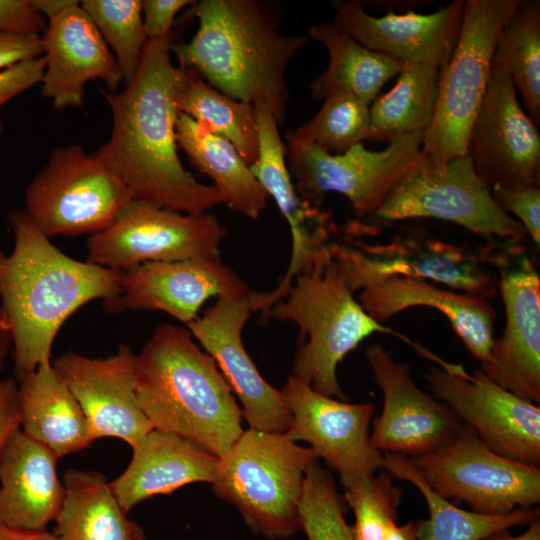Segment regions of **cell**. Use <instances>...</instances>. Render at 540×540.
I'll return each instance as SVG.
<instances>
[{"instance_id":"obj_1","label":"cell","mask_w":540,"mask_h":540,"mask_svg":"<svg viewBox=\"0 0 540 540\" xmlns=\"http://www.w3.org/2000/svg\"><path fill=\"white\" fill-rule=\"evenodd\" d=\"M169 37L148 40L134 78L121 91H103L112 130L95 156L134 200L189 214L222 204L213 185L198 182L177 149L178 99L187 71L171 61Z\"/></svg>"},{"instance_id":"obj_2","label":"cell","mask_w":540,"mask_h":540,"mask_svg":"<svg viewBox=\"0 0 540 540\" xmlns=\"http://www.w3.org/2000/svg\"><path fill=\"white\" fill-rule=\"evenodd\" d=\"M10 254L0 248V307L12 333L18 377L52 362L54 340L83 305L117 309L122 271L76 260L57 248L24 210L9 212Z\"/></svg>"},{"instance_id":"obj_3","label":"cell","mask_w":540,"mask_h":540,"mask_svg":"<svg viewBox=\"0 0 540 540\" xmlns=\"http://www.w3.org/2000/svg\"><path fill=\"white\" fill-rule=\"evenodd\" d=\"M189 42L171 44L181 68L190 69L221 93L269 110L279 126L286 121V70L308 42L307 35L279 32L277 5L259 0H201Z\"/></svg>"},{"instance_id":"obj_4","label":"cell","mask_w":540,"mask_h":540,"mask_svg":"<svg viewBox=\"0 0 540 540\" xmlns=\"http://www.w3.org/2000/svg\"><path fill=\"white\" fill-rule=\"evenodd\" d=\"M138 403L153 429L223 457L242 429V409L213 358L186 327H156L136 354Z\"/></svg>"},{"instance_id":"obj_5","label":"cell","mask_w":540,"mask_h":540,"mask_svg":"<svg viewBox=\"0 0 540 540\" xmlns=\"http://www.w3.org/2000/svg\"><path fill=\"white\" fill-rule=\"evenodd\" d=\"M329 245L311 267L298 274L284 298L264 318L288 320L299 328V348L293 374L315 391L344 399L337 367L344 357L374 333L402 338L421 355L435 354L370 317L355 299Z\"/></svg>"},{"instance_id":"obj_6","label":"cell","mask_w":540,"mask_h":540,"mask_svg":"<svg viewBox=\"0 0 540 540\" xmlns=\"http://www.w3.org/2000/svg\"><path fill=\"white\" fill-rule=\"evenodd\" d=\"M284 433L243 431L220 458L213 490L234 505L256 534L288 538L301 530L299 504L305 472L317 461Z\"/></svg>"},{"instance_id":"obj_7","label":"cell","mask_w":540,"mask_h":540,"mask_svg":"<svg viewBox=\"0 0 540 540\" xmlns=\"http://www.w3.org/2000/svg\"><path fill=\"white\" fill-rule=\"evenodd\" d=\"M508 242L486 240L471 246L415 232L385 242L332 241L329 249L353 292L390 276H407L489 300L498 292L496 267Z\"/></svg>"},{"instance_id":"obj_8","label":"cell","mask_w":540,"mask_h":540,"mask_svg":"<svg viewBox=\"0 0 540 540\" xmlns=\"http://www.w3.org/2000/svg\"><path fill=\"white\" fill-rule=\"evenodd\" d=\"M520 0H465L461 30L440 71L433 119L421 152L437 166L467 153L468 137L482 103L501 28Z\"/></svg>"},{"instance_id":"obj_9","label":"cell","mask_w":540,"mask_h":540,"mask_svg":"<svg viewBox=\"0 0 540 540\" xmlns=\"http://www.w3.org/2000/svg\"><path fill=\"white\" fill-rule=\"evenodd\" d=\"M415 218L455 223L486 240L521 241L524 227L505 213L466 153L437 166L421 152L367 220L385 224Z\"/></svg>"},{"instance_id":"obj_10","label":"cell","mask_w":540,"mask_h":540,"mask_svg":"<svg viewBox=\"0 0 540 540\" xmlns=\"http://www.w3.org/2000/svg\"><path fill=\"white\" fill-rule=\"evenodd\" d=\"M132 200L124 183L80 145L56 147L24 193L23 209L49 238L94 235Z\"/></svg>"},{"instance_id":"obj_11","label":"cell","mask_w":540,"mask_h":540,"mask_svg":"<svg viewBox=\"0 0 540 540\" xmlns=\"http://www.w3.org/2000/svg\"><path fill=\"white\" fill-rule=\"evenodd\" d=\"M425 132L391 139L381 151L358 143L342 154H331L286 134V156L297 193L320 206L325 195L337 192L350 202L354 214L368 219L394 184L419 160Z\"/></svg>"},{"instance_id":"obj_12","label":"cell","mask_w":540,"mask_h":540,"mask_svg":"<svg viewBox=\"0 0 540 540\" xmlns=\"http://www.w3.org/2000/svg\"><path fill=\"white\" fill-rule=\"evenodd\" d=\"M409 459L437 494L474 512L505 515L540 502L539 467L497 454L466 424L442 447Z\"/></svg>"},{"instance_id":"obj_13","label":"cell","mask_w":540,"mask_h":540,"mask_svg":"<svg viewBox=\"0 0 540 540\" xmlns=\"http://www.w3.org/2000/svg\"><path fill=\"white\" fill-rule=\"evenodd\" d=\"M227 234L209 213L189 214L132 200L105 230L91 235L86 261L123 271L156 261L218 256Z\"/></svg>"},{"instance_id":"obj_14","label":"cell","mask_w":540,"mask_h":540,"mask_svg":"<svg viewBox=\"0 0 540 540\" xmlns=\"http://www.w3.org/2000/svg\"><path fill=\"white\" fill-rule=\"evenodd\" d=\"M435 397L471 427L492 451L513 461L539 467L540 408L505 390L480 369L469 374L430 367L425 374Z\"/></svg>"},{"instance_id":"obj_15","label":"cell","mask_w":540,"mask_h":540,"mask_svg":"<svg viewBox=\"0 0 540 540\" xmlns=\"http://www.w3.org/2000/svg\"><path fill=\"white\" fill-rule=\"evenodd\" d=\"M506 322L480 370L494 383L534 404L540 402V278L520 241H511L497 264Z\"/></svg>"},{"instance_id":"obj_16","label":"cell","mask_w":540,"mask_h":540,"mask_svg":"<svg viewBox=\"0 0 540 540\" xmlns=\"http://www.w3.org/2000/svg\"><path fill=\"white\" fill-rule=\"evenodd\" d=\"M291 415L284 434L311 445L338 472L343 485L372 476L383 466V454L370 442L371 403H347L315 391L290 375L280 390Z\"/></svg>"},{"instance_id":"obj_17","label":"cell","mask_w":540,"mask_h":540,"mask_svg":"<svg viewBox=\"0 0 540 540\" xmlns=\"http://www.w3.org/2000/svg\"><path fill=\"white\" fill-rule=\"evenodd\" d=\"M477 174L491 188L539 186L540 135L520 106L510 76L491 66L467 145Z\"/></svg>"},{"instance_id":"obj_18","label":"cell","mask_w":540,"mask_h":540,"mask_svg":"<svg viewBox=\"0 0 540 540\" xmlns=\"http://www.w3.org/2000/svg\"><path fill=\"white\" fill-rule=\"evenodd\" d=\"M365 358L383 394L382 413L370 434L375 449L412 458L454 438L463 423L415 384L408 364L396 361L381 344L368 346Z\"/></svg>"},{"instance_id":"obj_19","label":"cell","mask_w":540,"mask_h":540,"mask_svg":"<svg viewBox=\"0 0 540 540\" xmlns=\"http://www.w3.org/2000/svg\"><path fill=\"white\" fill-rule=\"evenodd\" d=\"M253 312L252 291L242 297H219L187 329L213 358L240 400L250 428L285 433L292 415L280 390L262 377L242 342V330Z\"/></svg>"},{"instance_id":"obj_20","label":"cell","mask_w":540,"mask_h":540,"mask_svg":"<svg viewBox=\"0 0 540 540\" xmlns=\"http://www.w3.org/2000/svg\"><path fill=\"white\" fill-rule=\"evenodd\" d=\"M78 401L94 439L114 437L131 447L152 429L136 393V354L127 345L105 358L67 351L52 361Z\"/></svg>"},{"instance_id":"obj_21","label":"cell","mask_w":540,"mask_h":540,"mask_svg":"<svg viewBox=\"0 0 540 540\" xmlns=\"http://www.w3.org/2000/svg\"><path fill=\"white\" fill-rule=\"evenodd\" d=\"M257 115L259 155L250 169L288 223L292 240L285 275L271 291L259 292V310L265 316L285 297L294 278L308 270L318 254L332 242L336 226L330 213L297 193L286 165V147L273 114L265 108H257Z\"/></svg>"},{"instance_id":"obj_22","label":"cell","mask_w":540,"mask_h":540,"mask_svg":"<svg viewBox=\"0 0 540 540\" xmlns=\"http://www.w3.org/2000/svg\"><path fill=\"white\" fill-rule=\"evenodd\" d=\"M250 292L220 255L146 262L122 271L116 310L161 311L188 325L209 298Z\"/></svg>"},{"instance_id":"obj_23","label":"cell","mask_w":540,"mask_h":540,"mask_svg":"<svg viewBox=\"0 0 540 540\" xmlns=\"http://www.w3.org/2000/svg\"><path fill=\"white\" fill-rule=\"evenodd\" d=\"M334 21L354 40L405 64H426L440 71L457 43L465 0H454L429 14L393 11L375 17L356 0H332Z\"/></svg>"},{"instance_id":"obj_24","label":"cell","mask_w":540,"mask_h":540,"mask_svg":"<svg viewBox=\"0 0 540 540\" xmlns=\"http://www.w3.org/2000/svg\"><path fill=\"white\" fill-rule=\"evenodd\" d=\"M45 70L40 93L56 110L81 107L88 81L109 91L123 82L117 61L80 1L50 19L43 31Z\"/></svg>"},{"instance_id":"obj_25","label":"cell","mask_w":540,"mask_h":540,"mask_svg":"<svg viewBox=\"0 0 540 540\" xmlns=\"http://www.w3.org/2000/svg\"><path fill=\"white\" fill-rule=\"evenodd\" d=\"M358 302L381 324L411 307L435 308L449 320L471 355L481 363L488 358L496 318L488 299L442 289L420 278L390 276L362 289Z\"/></svg>"},{"instance_id":"obj_26","label":"cell","mask_w":540,"mask_h":540,"mask_svg":"<svg viewBox=\"0 0 540 540\" xmlns=\"http://www.w3.org/2000/svg\"><path fill=\"white\" fill-rule=\"evenodd\" d=\"M58 457L20 428L9 437L0 461V525L42 530L63 505Z\"/></svg>"},{"instance_id":"obj_27","label":"cell","mask_w":540,"mask_h":540,"mask_svg":"<svg viewBox=\"0 0 540 540\" xmlns=\"http://www.w3.org/2000/svg\"><path fill=\"white\" fill-rule=\"evenodd\" d=\"M131 448L129 465L110 482L126 512L148 498L187 484L212 483L220 462L195 442L158 429H152Z\"/></svg>"},{"instance_id":"obj_28","label":"cell","mask_w":540,"mask_h":540,"mask_svg":"<svg viewBox=\"0 0 540 540\" xmlns=\"http://www.w3.org/2000/svg\"><path fill=\"white\" fill-rule=\"evenodd\" d=\"M17 408L20 429L58 458L95 440L78 401L52 362L18 377Z\"/></svg>"},{"instance_id":"obj_29","label":"cell","mask_w":540,"mask_h":540,"mask_svg":"<svg viewBox=\"0 0 540 540\" xmlns=\"http://www.w3.org/2000/svg\"><path fill=\"white\" fill-rule=\"evenodd\" d=\"M176 139L192 166L214 181L222 204L247 218L260 217L269 197L233 144L183 113Z\"/></svg>"},{"instance_id":"obj_30","label":"cell","mask_w":540,"mask_h":540,"mask_svg":"<svg viewBox=\"0 0 540 540\" xmlns=\"http://www.w3.org/2000/svg\"><path fill=\"white\" fill-rule=\"evenodd\" d=\"M307 36L323 44L329 55L326 70L309 83L311 95L316 100L323 101L331 94L343 92L370 105L382 86L406 65L366 48L335 21L309 27Z\"/></svg>"},{"instance_id":"obj_31","label":"cell","mask_w":540,"mask_h":540,"mask_svg":"<svg viewBox=\"0 0 540 540\" xmlns=\"http://www.w3.org/2000/svg\"><path fill=\"white\" fill-rule=\"evenodd\" d=\"M62 483L65 498L53 532L58 540H146L103 474L68 469Z\"/></svg>"},{"instance_id":"obj_32","label":"cell","mask_w":540,"mask_h":540,"mask_svg":"<svg viewBox=\"0 0 540 540\" xmlns=\"http://www.w3.org/2000/svg\"><path fill=\"white\" fill-rule=\"evenodd\" d=\"M383 466L391 475L413 484L423 495L429 518L416 522L418 540H482L512 526L530 524L539 508H519L505 515H487L460 509L437 494L406 456L385 453Z\"/></svg>"},{"instance_id":"obj_33","label":"cell","mask_w":540,"mask_h":540,"mask_svg":"<svg viewBox=\"0 0 540 540\" xmlns=\"http://www.w3.org/2000/svg\"><path fill=\"white\" fill-rule=\"evenodd\" d=\"M439 75L437 67L406 64L395 86L372 102L370 139L426 132L436 109Z\"/></svg>"},{"instance_id":"obj_34","label":"cell","mask_w":540,"mask_h":540,"mask_svg":"<svg viewBox=\"0 0 540 540\" xmlns=\"http://www.w3.org/2000/svg\"><path fill=\"white\" fill-rule=\"evenodd\" d=\"M185 70L179 112L233 144L248 166L255 164L259 155L257 108L221 93L194 71Z\"/></svg>"},{"instance_id":"obj_35","label":"cell","mask_w":540,"mask_h":540,"mask_svg":"<svg viewBox=\"0 0 540 540\" xmlns=\"http://www.w3.org/2000/svg\"><path fill=\"white\" fill-rule=\"evenodd\" d=\"M491 66L507 73L528 116L540 120V1L520 0L501 28Z\"/></svg>"},{"instance_id":"obj_36","label":"cell","mask_w":540,"mask_h":540,"mask_svg":"<svg viewBox=\"0 0 540 540\" xmlns=\"http://www.w3.org/2000/svg\"><path fill=\"white\" fill-rule=\"evenodd\" d=\"M291 132L301 142L331 154H342L370 139V107L352 94L334 93L323 100L311 120Z\"/></svg>"},{"instance_id":"obj_37","label":"cell","mask_w":540,"mask_h":540,"mask_svg":"<svg viewBox=\"0 0 540 540\" xmlns=\"http://www.w3.org/2000/svg\"><path fill=\"white\" fill-rule=\"evenodd\" d=\"M80 6L112 49L127 85L137 73L148 42L141 0H84Z\"/></svg>"},{"instance_id":"obj_38","label":"cell","mask_w":540,"mask_h":540,"mask_svg":"<svg viewBox=\"0 0 540 540\" xmlns=\"http://www.w3.org/2000/svg\"><path fill=\"white\" fill-rule=\"evenodd\" d=\"M299 513L308 540H354L333 477L318 461L305 472Z\"/></svg>"},{"instance_id":"obj_39","label":"cell","mask_w":540,"mask_h":540,"mask_svg":"<svg viewBox=\"0 0 540 540\" xmlns=\"http://www.w3.org/2000/svg\"><path fill=\"white\" fill-rule=\"evenodd\" d=\"M343 486L345 500L355 515L351 526L354 540H383L388 528L396 523L401 489L386 472Z\"/></svg>"},{"instance_id":"obj_40","label":"cell","mask_w":540,"mask_h":540,"mask_svg":"<svg viewBox=\"0 0 540 540\" xmlns=\"http://www.w3.org/2000/svg\"><path fill=\"white\" fill-rule=\"evenodd\" d=\"M498 206L512 213L539 248L540 246V188L534 185L496 187L491 189ZM510 215V214H509Z\"/></svg>"},{"instance_id":"obj_41","label":"cell","mask_w":540,"mask_h":540,"mask_svg":"<svg viewBox=\"0 0 540 540\" xmlns=\"http://www.w3.org/2000/svg\"><path fill=\"white\" fill-rule=\"evenodd\" d=\"M45 58L40 56L18 62L0 71V108L24 91L41 83Z\"/></svg>"},{"instance_id":"obj_42","label":"cell","mask_w":540,"mask_h":540,"mask_svg":"<svg viewBox=\"0 0 540 540\" xmlns=\"http://www.w3.org/2000/svg\"><path fill=\"white\" fill-rule=\"evenodd\" d=\"M46 26L29 0H0V32L40 34Z\"/></svg>"},{"instance_id":"obj_43","label":"cell","mask_w":540,"mask_h":540,"mask_svg":"<svg viewBox=\"0 0 540 540\" xmlns=\"http://www.w3.org/2000/svg\"><path fill=\"white\" fill-rule=\"evenodd\" d=\"M195 1L141 0L143 24L148 40L169 37L176 14Z\"/></svg>"},{"instance_id":"obj_44","label":"cell","mask_w":540,"mask_h":540,"mask_svg":"<svg viewBox=\"0 0 540 540\" xmlns=\"http://www.w3.org/2000/svg\"><path fill=\"white\" fill-rule=\"evenodd\" d=\"M43 55L41 34L0 32V71Z\"/></svg>"},{"instance_id":"obj_45","label":"cell","mask_w":540,"mask_h":540,"mask_svg":"<svg viewBox=\"0 0 540 540\" xmlns=\"http://www.w3.org/2000/svg\"><path fill=\"white\" fill-rule=\"evenodd\" d=\"M18 428L17 381L0 379V461L9 437Z\"/></svg>"},{"instance_id":"obj_46","label":"cell","mask_w":540,"mask_h":540,"mask_svg":"<svg viewBox=\"0 0 540 540\" xmlns=\"http://www.w3.org/2000/svg\"><path fill=\"white\" fill-rule=\"evenodd\" d=\"M0 540H58L46 529L32 530L0 525Z\"/></svg>"},{"instance_id":"obj_47","label":"cell","mask_w":540,"mask_h":540,"mask_svg":"<svg viewBox=\"0 0 540 540\" xmlns=\"http://www.w3.org/2000/svg\"><path fill=\"white\" fill-rule=\"evenodd\" d=\"M31 5L48 20L58 16L70 6L78 3L75 0H29Z\"/></svg>"},{"instance_id":"obj_48","label":"cell","mask_w":540,"mask_h":540,"mask_svg":"<svg viewBox=\"0 0 540 540\" xmlns=\"http://www.w3.org/2000/svg\"><path fill=\"white\" fill-rule=\"evenodd\" d=\"M528 525L527 530L518 536H513L508 529H503L486 536L482 540H540V519L538 518Z\"/></svg>"},{"instance_id":"obj_49","label":"cell","mask_w":540,"mask_h":540,"mask_svg":"<svg viewBox=\"0 0 540 540\" xmlns=\"http://www.w3.org/2000/svg\"><path fill=\"white\" fill-rule=\"evenodd\" d=\"M13 347L12 333L8 320L0 307V374Z\"/></svg>"},{"instance_id":"obj_50","label":"cell","mask_w":540,"mask_h":540,"mask_svg":"<svg viewBox=\"0 0 540 540\" xmlns=\"http://www.w3.org/2000/svg\"><path fill=\"white\" fill-rule=\"evenodd\" d=\"M383 540H418L416 522L409 521L403 525L392 524Z\"/></svg>"},{"instance_id":"obj_51","label":"cell","mask_w":540,"mask_h":540,"mask_svg":"<svg viewBox=\"0 0 540 540\" xmlns=\"http://www.w3.org/2000/svg\"><path fill=\"white\" fill-rule=\"evenodd\" d=\"M2 131H3V123L0 121V139L2 136Z\"/></svg>"}]
</instances>
